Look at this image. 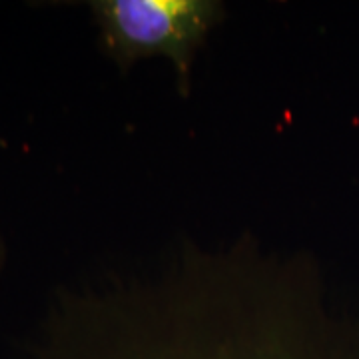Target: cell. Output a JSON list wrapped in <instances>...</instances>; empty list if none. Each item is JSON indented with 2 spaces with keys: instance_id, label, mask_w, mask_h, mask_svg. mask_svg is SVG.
<instances>
[{
  "instance_id": "7a4b0ae2",
  "label": "cell",
  "mask_w": 359,
  "mask_h": 359,
  "mask_svg": "<svg viewBox=\"0 0 359 359\" xmlns=\"http://www.w3.org/2000/svg\"><path fill=\"white\" fill-rule=\"evenodd\" d=\"M90 13L102 48L122 70L164 56L186 96L196 54L226 18V6L218 0H94Z\"/></svg>"
},
{
  "instance_id": "6da1fadb",
  "label": "cell",
  "mask_w": 359,
  "mask_h": 359,
  "mask_svg": "<svg viewBox=\"0 0 359 359\" xmlns=\"http://www.w3.org/2000/svg\"><path fill=\"white\" fill-rule=\"evenodd\" d=\"M30 359H359L304 266L233 245L154 278L68 290Z\"/></svg>"
},
{
  "instance_id": "3957f363",
  "label": "cell",
  "mask_w": 359,
  "mask_h": 359,
  "mask_svg": "<svg viewBox=\"0 0 359 359\" xmlns=\"http://www.w3.org/2000/svg\"><path fill=\"white\" fill-rule=\"evenodd\" d=\"M4 240H2V231H0V269H2V266H4Z\"/></svg>"
}]
</instances>
